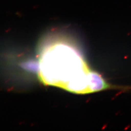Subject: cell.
I'll list each match as a JSON object with an SVG mask.
<instances>
[{
	"instance_id": "obj_1",
	"label": "cell",
	"mask_w": 131,
	"mask_h": 131,
	"mask_svg": "<svg viewBox=\"0 0 131 131\" xmlns=\"http://www.w3.org/2000/svg\"><path fill=\"white\" fill-rule=\"evenodd\" d=\"M39 79L43 83L77 93L117 90L100 74L91 71L74 49L63 43L47 48L39 62Z\"/></svg>"
}]
</instances>
